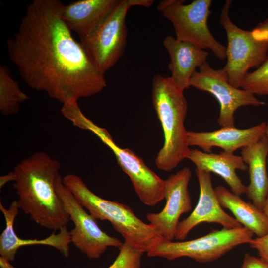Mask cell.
<instances>
[{"mask_svg":"<svg viewBox=\"0 0 268 268\" xmlns=\"http://www.w3.org/2000/svg\"><path fill=\"white\" fill-rule=\"evenodd\" d=\"M63 5L59 0H33L6 45L25 83L65 104L100 93L107 82L62 19Z\"/></svg>","mask_w":268,"mask_h":268,"instance_id":"cell-1","label":"cell"},{"mask_svg":"<svg viewBox=\"0 0 268 268\" xmlns=\"http://www.w3.org/2000/svg\"><path fill=\"white\" fill-rule=\"evenodd\" d=\"M60 169L58 160L38 152L18 163L12 171L19 209L37 224L54 231L67 227L70 220L56 189Z\"/></svg>","mask_w":268,"mask_h":268,"instance_id":"cell-2","label":"cell"},{"mask_svg":"<svg viewBox=\"0 0 268 268\" xmlns=\"http://www.w3.org/2000/svg\"><path fill=\"white\" fill-rule=\"evenodd\" d=\"M183 93L170 77L158 74L154 76L152 104L164 136V144L156 157L155 164L165 171L175 168L187 158L191 150L188 143V131L184 126L187 102Z\"/></svg>","mask_w":268,"mask_h":268,"instance_id":"cell-3","label":"cell"},{"mask_svg":"<svg viewBox=\"0 0 268 268\" xmlns=\"http://www.w3.org/2000/svg\"><path fill=\"white\" fill-rule=\"evenodd\" d=\"M64 184L78 202L96 219L109 221L122 236L124 242L146 253L163 239L149 223L137 217L128 206L96 195L78 175L70 173L63 178Z\"/></svg>","mask_w":268,"mask_h":268,"instance_id":"cell-4","label":"cell"},{"mask_svg":"<svg viewBox=\"0 0 268 268\" xmlns=\"http://www.w3.org/2000/svg\"><path fill=\"white\" fill-rule=\"evenodd\" d=\"M253 235L243 226L233 229L223 228L191 240L174 242L163 240L148 251L147 255L169 261L188 257L199 263H209L240 245L249 244Z\"/></svg>","mask_w":268,"mask_h":268,"instance_id":"cell-5","label":"cell"},{"mask_svg":"<svg viewBox=\"0 0 268 268\" xmlns=\"http://www.w3.org/2000/svg\"><path fill=\"white\" fill-rule=\"evenodd\" d=\"M184 1L163 0L157 7L163 17L172 23L176 38L209 49L219 59H226V47L215 39L208 27L212 1L195 0L188 4H184Z\"/></svg>","mask_w":268,"mask_h":268,"instance_id":"cell-6","label":"cell"},{"mask_svg":"<svg viewBox=\"0 0 268 268\" xmlns=\"http://www.w3.org/2000/svg\"><path fill=\"white\" fill-rule=\"evenodd\" d=\"M232 1L227 0L222 9L220 22L226 33L227 63L223 68L228 81L234 87L240 88L242 81L254 67H258L268 55V43L259 38L252 31L240 28L231 21L229 9Z\"/></svg>","mask_w":268,"mask_h":268,"instance_id":"cell-7","label":"cell"},{"mask_svg":"<svg viewBox=\"0 0 268 268\" xmlns=\"http://www.w3.org/2000/svg\"><path fill=\"white\" fill-rule=\"evenodd\" d=\"M130 0L118 2L99 25L80 42L94 64L104 74L124 54L127 43V13Z\"/></svg>","mask_w":268,"mask_h":268,"instance_id":"cell-8","label":"cell"},{"mask_svg":"<svg viewBox=\"0 0 268 268\" xmlns=\"http://www.w3.org/2000/svg\"><path fill=\"white\" fill-rule=\"evenodd\" d=\"M81 128L92 132L112 151L143 204L153 206L165 199V180L149 168L133 151L120 148L106 129L98 126L86 117L82 121Z\"/></svg>","mask_w":268,"mask_h":268,"instance_id":"cell-9","label":"cell"},{"mask_svg":"<svg viewBox=\"0 0 268 268\" xmlns=\"http://www.w3.org/2000/svg\"><path fill=\"white\" fill-rule=\"evenodd\" d=\"M55 186L65 208L74 225L69 233L71 242L77 249L88 258L97 259L108 247L119 248L121 246L123 243L120 240L109 236L99 227L97 219L87 213L64 184L61 175L57 178Z\"/></svg>","mask_w":268,"mask_h":268,"instance_id":"cell-10","label":"cell"},{"mask_svg":"<svg viewBox=\"0 0 268 268\" xmlns=\"http://www.w3.org/2000/svg\"><path fill=\"white\" fill-rule=\"evenodd\" d=\"M193 75L190 86L209 92L217 100L220 107L217 122L221 127H235L234 114L239 108L266 104L251 92L230 84L223 68L213 69L206 62Z\"/></svg>","mask_w":268,"mask_h":268,"instance_id":"cell-11","label":"cell"},{"mask_svg":"<svg viewBox=\"0 0 268 268\" xmlns=\"http://www.w3.org/2000/svg\"><path fill=\"white\" fill-rule=\"evenodd\" d=\"M191 176V170L188 167L170 175L165 180L164 207L158 213H148L146 215L149 224L165 240L175 239L180 216L192 209L188 190Z\"/></svg>","mask_w":268,"mask_h":268,"instance_id":"cell-12","label":"cell"},{"mask_svg":"<svg viewBox=\"0 0 268 268\" xmlns=\"http://www.w3.org/2000/svg\"><path fill=\"white\" fill-rule=\"evenodd\" d=\"M196 174L200 186L199 201L189 216L179 222L175 239L183 240L194 228L204 222L217 223L226 229L242 227L223 209L213 188L210 173L196 168Z\"/></svg>","mask_w":268,"mask_h":268,"instance_id":"cell-13","label":"cell"},{"mask_svg":"<svg viewBox=\"0 0 268 268\" xmlns=\"http://www.w3.org/2000/svg\"><path fill=\"white\" fill-rule=\"evenodd\" d=\"M266 126L267 123L262 122L244 129L234 127L211 132L188 131V143L189 146H198L206 153H211L213 147H218L224 152L233 153L259 141L265 135Z\"/></svg>","mask_w":268,"mask_h":268,"instance_id":"cell-14","label":"cell"},{"mask_svg":"<svg viewBox=\"0 0 268 268\" xmlns=\"http://www.w3.org/2000/svg\"><path fill=\"white\" fill-rule=\"evenodd\" d=\"M19 208L17 201H13L8 209L0 202V210L2 213L6 223L5 229L0 236V256L10 262L14 260L16 253L21 247L33 245H43L56 249L65 257L69 255L70 235L67 227L62 228L58 234L52 233L43 239H25L19 237L14 229L16 217L18 214Z\"/></svg>","mask_w":268,"mask_h":268,"instance_id":"cell-15","label":"cell"},{"mask_svg":"<svg viewBox=\"0 0 268 268\" xmlns=\"http://www.w3.org/2000/svg\"><path fill=\"white\" fill-rule=\"evenodd\" d=\"M163 44L170 56V77L178 87L184 91L190 86V80L196 68L207 62L209 53L192 43L171 35L165 37Z\"/></svg>","mask_w":268,"mask_h":268,"instance_id":"cell-16","label":"cell"},{"mask_svg":"<svg viewBox=\"0 0 268 268\" xmlns=\"http://www.w3.org/2000/svg\"><path fill=\"white\" fill-rule=\"evenodd\" d=\"M119 0H79L63 5L61 17L80 39L89 35L107 17Z\"/></svg>","mask_w":268,"mask_h":268,"instance_id":"cell-17","label":"cell"},{"mask_svg":"<svg viewBox=\"0 0 268 268\" xmlns=\"http://www.w3.org/2000/svg\"><path fill=\"white\" fill-rule=\"evenodd\" d=\"M187 159L191 161L197 168L220 176L229 185L233 193L239 196L246 193V186L236 172L237 169L242 171L248 169V166L242 156L224 151L216 154L191 149Z\"/></svg>","mask_w":268,"mask_h":268,"instance_id":"cell-18","label":"cell"},{"mask_svg":"<svg viewBox=\"0 0 268 268\" xmlns=\"http://www.w3.org/2000/svg\"><path fill=\"white\" fill-rule=\"evenodd\" d=\"M268 139L266 135L241 151V156L249 173L250 182L246 186L245 194L252 203L262 210L268 194Z\"/></svg>","mask_w":268,"mask_h":268,"instance_id":"cell-19","label":"cell"},{"mask_svg":"<svg viewBox=\"0 0 268 268\" xmlns=\"http://www.w3.org/2000/svg\"><path fill=\"white\" fill-rule=\"evenodd\" d=\"M214 190L221 206L229 210L243 227L257 237L268 233V219L263 210L253 203L244 201L239 195L223 186H217Z\"/></svg>","mask_w":268,"mask_h":268,"instance_id":"cell-20","label":"cell"},{"mask_svg":"<svg viewBox=\"0 0 268 268\" xmlns=\"http://www.w3.org/2000/svg\"><path fill=\"white\" fill-rule=\"evenodd\" d=\"M29 97L20 89L18 82L10 76L6 66H0V111L4 116L17 113L20 104Z\"/></svg>","mask_w":268,"mask_h":268,"instance_id":"cell-21","label":"cell"},{"mask_svg":"<svg viewBox=\"0 0 268 268\" xmlns=\"http://www.w3.org/2000/svg\"><path fill=\"white\" fill-rule=\"evenodd\" d=\"M241 88L254 95H268V53L265 61L256 70L246 75Z\"/></svg>","mask_w":268,"mask_h":268,"instance_id":"cell-22","label":"cell"},{"mask_svg":"<svg viewBox=\"0 0 268 268\" xmlns=\"http://www.w3.org/2000/svg\"><path fill=\"white\" fill-rule=\"evenodd\" d=\"M249 244L251 248L257 251L261 258L268 262V233L253 238Z\"/></svg>","mask_w":268,"mask_h":268,"instance_id":"cell-23","label":"cell"},{"mask_svg":"<svg viewBox=\"0 0 268 268\" xmlns=\"http://www.w3.org/2000/svg\"><path fill=\"white\" fill-rule=\"evenodd\" d=\"M241 268H268V262L262 258L245 254Z\"/></svg>","mask_w":268,"mask_h":268,"instance_id":"cell-24","label":"cell"},{"mask_svg":"<svg viewBox=\"0 0 268 268\" xmlns=\"http://www.w3.org/2000/svg\"><path fill=\"white\" fill-rule=\"evenodd\" d=\"M252 31L259 38L268 43V18L259 23Z\"/></svg>","mask_w":268,"mask_h":268,"instance_id":"cell-25","label":"cell"},{"mask_svg":"<svg viewBox=\"0 0 268 268\" xmlns=\"http://www.w3.org/2000/svg\"><path fill=\"white\" fill-rule=\"evenodd\" d=\"M132 6H143L144 7H150L154 3L152 0H130Z\"/></svg>","mask_w":268,"mask_h":268,"instance_id":"cell-26","label":"cell"},{"mask_svg":"<svg viewBox=\"0 0 268 268\" xmlns=\"http://www.w3.org/2000/svg\"><path fill=\"white\" fill-rule=\"evenodd\" d=\"M14 175L13 172L3 175L0 178V187L1 188L6 183L9 181H14Z\"/></svg>","mask_w":268,"mask_h":268,"instance_id":"cell-27","label":"cell"},{"mask_svg":"<svg viewBox=\"0 0 268 268\" xmlns=\"http://www.w3.org/2000/svg\"><path fill=\"white\" fill-rule=\"evenodd\" d=\"M10 261L7 259L0 256V267L1 268H16L12 266L10 263Z\"/></svg>","mask_w":268,"mask_h":268,"instance_id":"cell-28","label":"cell"},{"mask_svg":"<svg viewBox=\"0 0 268 268\" xmlns=\"http://www.w3.org/2000/svg\"><path fill=\"white\" fill-rule=\"evenodd\" d=\"M262 210L268 219V194Z\"/></svg>","mask_w":268,"mask_h":268,"instance_id":"cell-29","label":"cell"},{"mask_svg":"<svg viewBox=\"0 0 268 268\" xmlns=\"http://www.w3.org/2000/svg\"><path fill=\"white\" fill-rule=\"evenodd\" d=\"M265 135L266 136V137H267V138L268 139V121L267 123V126H266Z\"/></svg>","mask_w":268,"mask_h":268,"instance_id":"cell-30","label":"cell"}]
</instances>
